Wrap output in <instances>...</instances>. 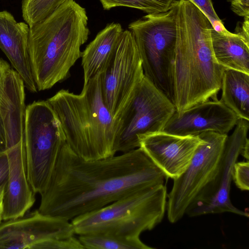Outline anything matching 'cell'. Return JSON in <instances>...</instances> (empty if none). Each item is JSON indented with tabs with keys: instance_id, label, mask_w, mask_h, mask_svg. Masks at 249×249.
Masks as SVG:
<instances>
[{
	"instance_id": "cell-4",
	"label": "cell",
	"mask_w": 249,
	"mask_h": 249,
	"mask_svg": "<svg viewBox=\"0 0 249 249\" xmlns=\"http://www.w3.org/2000/svg\"><path fill=\"white\" fill-rule=\"evenodd\" d=\"M88 21L85 9L71 0L30 27L28 50L38 90L51 89L68 76L88 39Z\"/></svg>"
},
{
	"instance_id": "cell-11",
	"label": "cell",
	"mask_w": 249,
	"mask_h": 249,
	"mask_svg": "<svg viewBox=\"0 0 249 249\" xmlns=\"http://www.w3.org/2000/svg\"><path fill=\"white\" fill-rule=\"evenodd\" d=\"M249 120L239 118L232 133L227 137L218 167L210 181L187 208L185 214L195 217L208 214L231 213L249 217V213L235 207L230 198L234 164L249 141Z\"/></svg>"
},
{
	"instance_id": "cell-7",
	"label": "cell",
	"mask_w": 249,
	"mask_h": 249,
	"mask_svg": "<svg viewBox=\"0 0 249 249\" xmlns=\"http://www.w3.org/2000/svg\"><path fill=\"white\" fill-rule=\"evenodd\" d=\"M24 140L28 180L34 194L40 195L66 142L60 122L47 101L34 102L26 107Z\"/></svg>"
},
{
	"instance_id": "cell-15",
	"label": "cell",
	"mask_w": 249,
	"mask_h": 249,
	"mask_svg": "<svg viewBox=\"0 0 249 249\" xmlns=\"http://www.w3.org/2000/svg\"><path fill=\"white\" fill-rule=\"evenodd\" d=\"M9 174L2 197V220L23 216L35 201L26 168L24 138L6 150Z\"/></svg>"
},
{
	"instance_id": "cell-9",
	"label": "cell",
	"mask_w": 249,
	"mask_h": 249,
	"mask_svg": "<svg viewBox=\"0 0 249 249\" xmlns=\"http://www.w3.org/2000/svg\"><path fill=\"white\" fill-rule=\"evenodd\" d=\"M198 136L204 142L197 148L185 171L173 180L172 188L167 195L166 209L171 223L183 217L188 206L214 176L228 137L227 134L212 131Z\"/></svg>"
},
{
	"instance_id": "cell-14",
	"label": "cell",
	"mask_w": 249,
	"mask_h": 249,
	"mask_svg": "<svg viewBox=\"0 0 249 249\" xmlns=\"http://www.w3.org/2000/svg\"><path fill=\"white\" fill-rule=\"evenodd\" d=\"M238 119L220 100H209L182 112L176 111L162 131L183 136H198L208 131L228 135Z\"/></svg>"
},
{
	"instance_id": "cell-25",
	"label": "cell",
	"mask_w": 249,
	"mask_h": 249,
	"mask_svg": "<svg viewBox=\"0 0 249 249\" xmlns=\"http://www.w3.org/2000/svg\"><path fill=\"white\" fill-rule=\"evenodd\" d=\"M196 6L208 18L212 25L216 21H221L216 14L212 0H186Z\"/></svg>"
},
{
	"instance_id": "cell-3",
	"label": "cell",
	"mask_w": 249,
	"mask_h": 249,
	"mask_svg": "<svg viewBox=\"0 0 249 249\" xmlns=\"http://www.w3.org/2000/svg\"><path fill=\"white\" fill-rule=\"evenodd\" d=\"M46 101L60 122L67 143L78 156L94 160L117 152L121 122L104 103L101 72L84 85L80 94L61 89Z\"/></svg>"
},
{
	"instance_id": "cell-1",
	"label": "cell",
	"mask_w": 249,
	"mask_h": 249,
	"mask_svg": "<svg viewBox=\"0 0 249 249\" xmlns=\"http://www.w3.org/2000/svg\"><path fill=\"white\" fill-rule=\"evenodd\" d=\"M167 178L141 147L118 156L86 160L66 142L40 194L37 210L70 221L141 190L164 184Z\"/></svg>"
},
{
	"instance_id": "cell-26",
	"label": "cell",
	"mask_w": 249,
	"mask_h": 249,
	"mask_svg": "<svg viewBox=\"0 0 249 249\" xmlns=\"http://www.w3.org/2000/svg\"><path fill=\"white\" fill-rule=\"evenodd\" d=\"M9 161L6 151L0 152V190L4 188L8 180Z\"/></svg>"
},
{
	"instance_id": "cell-5",
	"label": "cell",
	"mask_w": 249,
	"mask_h": 249,
	"mask_svg": "<svg viewBox=\"0 0 249 249\" xmlns=\"http://www.w3.org/2000/svg\"><path fill=\"white\" fill-rule=\"evenodd\" d=\"M164 184L141 190L71 220L75 234L140 237L162 221L167 203Z\"/></svg>"
},
{
	"instance_id": "cell-30",
	"label": "cell",
	"mask_w": 249,
	"mask_h": 249,
	"mask_svg": "<svg viewBox=\"0 0 249 249\" xmlns=\"http://www.w3.org/2000/svg\"><path fill=\"white\" fill-rule=\"evenodd\" d=\"M10 68V66L6 61L0 59V91L5 74Z\"/></svg>"
},
{
	"instance_id": "cell-12",
	"label": "cell",
	"mask_w": 249,
	"mask_h": 249,
	"mask_svg": "<svg viewBox=\"0 0 249 249\" xmlns=\"http://www.w3.org/2000/svg\"><path fill=\"white\" fill-rule=\"evenodd\" d=\"M74 234L69 220L36 210L0 224V249H55L59 240Z\"/></svg>"
},
{
	"instance_id": "cell-23",
	"label": "cell",
	"mask_w": 249,
	"mask_h": 249,
	"mask_svg": "<svg viewBox=\"0 0 249 249\" xmlns=\"http://www.w3.org/2000/svg\"><path fill=\"white\" fill-rule=\"evenodd\" d=\"M105 10L124 6L141 10L148 14L167 11L175 0H99Z\"/></svg>"
},
{
	"instance_id": "cell-8",
	"label": "cell",
	"mask_w": 249,
	"mask_h": 249,
	"mask_svg": "<svg viewBox=\"0 0 249 249\" xmlns=\"http://www.w3.org/2000/svg\"><path fill=\"white\" fill-rule=\"evenodd\" d=\"M176 111L172 101L144 75L121 118L117 151L140 147V137L162 131Z\"/></svg>"
},
{
	"instance_id": "cell-10",
	"label": "cell",
	"mask_w": 249,
	"mask_h": 249,
	"mask_svg": "<svg viewBox=\"0 0 249 249\" xmlns=\"http://www.w3.org/2000/svg\"><path fill=\"white\" fill-rule=\"evenodd\" d=\"M144 75L134 36L123 30L113 55L101 72L104 103L111 116L120 121Z\"/></svg>"
},
{
	"instance_id": "cell-20",
	"label": "cell",
	"mask_w": 249,
	"mask_h": 249,
	"mask_svg": "<svg viewBox=\"0 0 249 249\" xmlns=\"http://www.w3.org/2000/svg\"><path fill=\"white\" fill-rule=\"evenodd\" d=\"M220 100L239 118L249 120V74L225 69Z\"/></svg>"
},
{
	"instance_id": "cell-21",
	"label": "cell",
	"mask_w": 249,
	"mask_h": 249,
	"mask_svg": "<svg viewBox=\"0 0 249 249\" xmlns=\"http://www.w3.org/2000/svg\"><path fill=\"white\" fill-rule=\"evenodd\" d=\"M84 249H152L143 243L140 237L126 238L115 236L88 234L78 235Z\"/></svg>"
},
{
	"instance_id": "cell-29",
	"label": "cell",
	"mask_w": 249,
	"mask_h": 249,
	"mask_svg": "<svg viewBox=\"0 0 249 249\" xmlns=\"http://www.w3.org/2000/svg\"><path fill=\"white\" fill-rule=\"evenodd\" d=\"M244 18V20L242 22L241 28L240 31L236 33L241 35L247 39L249 40V16Z\"/></svg>"
},
{
	"instance_id": "cell-6",
	"label": "cell",
	"mask_w": 249,
	"mask_h": 249,
	"mask_svg": "<svg viewBox=\"0 0 249 249\" xmlns=\"http://www.w3.org/2000/svg\"><path fill=\"white\" fill-rule=\"evenodd\" d=\"M144 76L173 103V67L177 39L175 9L147 14L128 26Z\"/></svg>"
},
{
	"instance_id": "cell-18",
	"label": "cell",
	"mask_w": 249,
	"mask_h": 249,
	"mask_svg": "<svg viewBox=\"0 0 249 249\" xmlns=\"http://www.w3.org/2000/svg\"><path fill=\"white\" fill-rule=\"evenodd\" d=\"M123 31L119 23L107 25L82 53L84 85L102 71L114 53Z\"/></svg>"
},
{
	"instance_id": "cell-19",
	"label": "cell",
	"mask_w": 249,
	"mask_h": 249,
	"mask_svg": "<svg viewBox=\"0 0 249 249\" xmlns=\"http://www.w3.org/2000/svg\"><path fill=\"white\" fill-rule=\"evenodd\" d=\"M212 49L217 62L225 69L249 74V40L238 33L211 31Z\"/></svg>"
},
{
	"instance_id": "cell-28",
	"label": "cell",
	"mask_w": 249,
	"mask_h": 249,
	"mask_svg": "<svg viewBox=\"0 0 249 249\" xmlns=\"http://www.w3.org/2000/svg\"><path fill=\"white\" fill-rule=\"evenodd\" d=\"M7 150L5 129L3 122L0 115V152Z\"/></svg>"
},
{
	"instance_id": "cell-2",
	"label": "cell",
	"mask_w": 249,
	"mask_h": 249,
	"mask_svg": "<svg viewBox=\"0 0 249 249\" xmlns=\"http://www.w3.org/2000/svg\"><path fill=\"white\" fill-rule=\"evenodd\" d=\"M177 39L173 67V104L178 112L218 100L225 68L216 61L213 28L207 16L186 0H174Z\"/></svg>"
},
{
	"instance_id": "cell-16",
	"label": "cell",
	"mask_w": 249,
	"mask_h": 249,
	"mask_svg": "<svg viewBox=\"0 0 249 249\" xmlns=\"http://www.w3.org/2000/svg\"><path fill=\"white\" fill-rule=\"evenodd\" d=\"M29 31L26 23L17 22L7 11H0V48L22 78L25 87L35 92L37 88L28 50Z\"/></svg>"
},
{
	"instance_id": "cell-22",
	"label": "cell",
	"mask_w": 249,
	"mask_h": 249,
	"mask_svg": "<svg viewBox=\"0 0 249 249\" xmlns=\"http://www.w3.org/2000/svg\"><path fill=\"white\" fill-rule=\"evenodd\" d=\"M70 0H22V17L29 26L32 27Z\"/></svg>"
},
{
	"instance_id": "cell-31",
	"label": "cell",
	"mask_w": 249,
	"mask_h": 249,
	"mask_svg": "<svg viewBox=\"0 0 249 249\" xmlns=\"http://www.w3.org/2000/svg\"><path fill=\"white\" fill-rule=\"evenodd\" d=\"M4 188L0 190V224L2 220V197Z\"/></svg>"
},
{
	"instance_id": "cell-27",
	"label": "cell",
	"mask_w": 249,
	"mask_h": 249,
	"mask_svg": "<svg viewBox=\"0 0 249 249\" xmlns=\"http://www.w3.org/2000/svg\"><path fill=\"white\" fill-rule=\"evenodd\" d=\"M231 10L237 15L249 16V0H230Z\"/></svg>"
},
{
	"instance_id": "cell-13",
	"label": "cell",
	"mask_w": 249,
	"mask_h": 249,
	"mask_svg": "<svg viewBox=\"0 0 249 249\" xmlns=\"http://www.w3.org/2000/svg\"><path fill=\"white\" fill-rule=\"evenodd\" d=\"M203 142L199 136H183L162 131L140 137V147L167 178L174 180L185 171Z\"/></svg>"
},
{
	"instance_id": "cell-17",
	"label": "cell",
	"mask_w": 249,
	"mask_h": 249,
	"mask_svg": "<svg viewBox=\"0 0 249 249\" xmlns=\"http://www.w3.org/2000/svg\"><path fill=\"white\" fill-rule=\"evenodd\" d=\"M25 85L19 75L10 68L4 78L0 91V115L5 132L7 149L24 138Z\"/></svg>"
},
{
	"instance_id": "cell-24",
	"label": "cell",
	"mask_w": 249,
	"mask_h": 249,
	"mask_svg": "<svg viewBox=\"0 0 249 249\" xmlns=\"http://www.w3.org/2000/svg\"><path fill=\"white\" fill-rule=\"evenodd\" d=\"M232 180L236 186L242 191L249 190V162H236L233 167Z\"/></svg>"
}]
</instances>
